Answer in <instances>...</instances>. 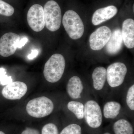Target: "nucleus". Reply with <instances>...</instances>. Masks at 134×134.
Returning a JSON list of instances; mask_svg holds the SVG:
<instances>
[{
	"label": "nucleus",
	"mask_w": 134,
	"mask_h": 134,
	"mask_svg": "<svg viewBox=\"0 0 134 134\" xmlns=\"http://www.w3.org/2000/svg\"><path fill=\"white\" fill-rule=\"evenodd\" d=\"M103 134H111L110 133H109V132H105V133H104Z\"/></svg>",
	"instance_id": "27"
},
{
	"label": "nucleus",
	"mask_w": 134,
	"mask_h": 134,
	"mask_svg": "<svg viewBox=\"0 0 134 134\" xmlns=\"http://www.w3.org/2000/svg\"><path fill=\"white\" fill-rule=\"evenodd\" d=\"M121 105L115 101H110L106 103L103 109L104 117L106 119H115L119 114Z\"/></svg>",
	"instance_id": "16"
},
{
	"label": "nucleus",
	"mask_w": 134,
	"mask_h": 134,
	"mask_svg": "<svg viewBox=\"0 0 134 134\" xmlns=\"http://www.w3.org/2000/svg\"><path fill=\"white\" fill-rule=\"evenodd\" d=\"M83 88L82 82L78 76L72 77L67 84V92L69 97L74 99L81 98Z\"/></svg>",
	"instance_id": "14"
},
{
	"label": "nucleus",
	"mask_w": 134,
	"mask_h": 134,
	"mask_svg": "<svg viewBox=\"0 0 134 134\" xmlns=\"http://www.w3.org/2000/svg\"><path fill=\"white\" fill-rule=\"evenodd\" d=\"M14 12V9L11 5L2 0H0V14L5 16H11Z\"/></svg>",
	"instance_id": "20"
},
{
	"label": "nucleus",
	"mask_w": 134,
	"mask_h": 134,
	"mask_svg": "<svg viewBox=\"0 0 134 134\" xmlns=\"http://www.w3.org/2000/svg\"><path fill=\"white\" fill-rule=\"evenodd\" d=\"M28 39L26 37H24L21 39H20L17 44V48H21L25 45V44L27 43Z\"/></svg>",
	"instance_id": "25"
},
{
	"label": "nucleus",
	"mask_w": 134,
	"mask_h": 134,
	"mask_svg": "<svg viewBox=\"0 0 134 134\" xmlns=\"http://www.w3.org/2000/svg\"><path fill=\"white\" fill-rule=\"evenodd\" d=\"M121 34L123 42L127 48L134 47V21L129 18L125 20L122 24Z\"/></svg>",
	"instance_id": "12"
},
{
	"label": "nucleus",
	"mask_w": 134,
	"mask_h": 134,
	"mask_svg": "<svg viewBox=\"0 0 134 134\" xmlns=\"http://www.w3.org/2000/svg\"><path fill=\"white\" fill-rule=\"evenodd\" d=\"M113 130L115 134H133L134 132L131 123L123 119L118 120L114 123Z\"/></svg>",
	"instance_id": "17"
},
{
	"label": "nucleus",
	"mask_w": 134,
	"mask_h": 134,
	"mask_svg": "<svg viewBox=\"0 0 134 134\" xmlns=\"http://www.w3.org/2000/svg\"><path fill=\"white\" fill-rule=\"evenodd\" d=\"M43 8L46 27L52 32L58 30L60 27L62 18L59 5L55 1L50 0L46 3Z\"/></svg>",
	"instance_id": "4"
},
{
	"label": "nucleus",
	"mask_w": 134,
	"mask_h": 134,
	"mask_svg": "<svg viewBox=\"0 0 134 134\" xmlns=\"http://www.w3.org/2000/svg\"><path fill=\"white\" fill-rule=\"evenodd\" d=\"M20 40L19 35L14 32H8L3 35L0 38V55L7 58L14 54Z\"/></svg>",
	"instance_id": "9"
},
{
	"label": "nucleus",
	"mask_w": 134,
	"mask_h": 134,
	"mask_svg": "<svg viewBox=\"0 0 134 134\" xmlns=\"http://www.w3.org/2000/svg\"><path fill=\"white\" fill-rule=\"evenodd\" d=\"M59 134H82V128L77 124H70L64 128Z\"/></svg>",
	"instance_id": "19"
},
{
	"label": "nucleus",
	"mask_w": 134,
	"mask_h": 134,
	"mask_svg": "<svg viewBox=\"0 0 134 134\" xmlns=\"http://www.w3.org/2000/svg\"><path fill=\"white\" fill-rule=\"evenodd\" d=\"M122 40L121 31L117 29L114 30L106 47L107 52L111 54H115L120 51L122 48Z\"/></svg>",
	"instance_id": "13"
},
{
	"label": "nucleus",
	"mask_w": 134,
	"mask_h": 134,
	"mask_svg": "<svg viewBox=\"0 0 134 134\" xmlns=\"http://www.w3.org/2000/svg\"><path fill=\"white\" fill-rule=\"evenodd\" d=\"M28 88L23 82H12L3 88L2 93L5 98L10 100L20 99L26 94Z\"/></svg>",
	"instance_id": "10"
},
{
	"label": "nucleus",
	"mask_w": 134,
	"mask_h": 134,
	"mask_svg": "<svg viewBox=\"0 0 134 134\" xmlns=\"http://www.w3.org/2000/svg\"><path fill=\"white\" fill-rule=\"evenodd\" d=\"M127 71L126 66L122 63L111 64L106 70V79L108 85L112 88L121 85L124 81Z\"/></svg>",
	"instance_id": "6"
},
{
	"label": "nucleus",
	"mask_w": 134,
	"mask_h": 134,
	"mask_svg": "<svg viewBox=\"0 0 134 134\" xmlns=\"http://www.w3.org/2000/svg\"><path fill=\"white\" fill-rule=\"evenodd\" d=\"M84 118L86 124L91 128H98L102 125V111L100 106L95 100H89L85 104Z\"/></svg>",
	"instance_id": "5"
},
{
	"label": "nucleus",
	"mask_w": 134,
	"mask_h": 134,
	"mask_svg": "<svg viewBox=\"0 0 134 134\" xmlns=\"http://www.w3.org/2000/svg\"><path fill=\"white\" fill-rule=\"evenodd\" d=\"M111 34V30L107 26H102L97 29L90 36L91 48L93 50H101L108 43Z\"/></svg>",
	"instance_id": "8"
},
{
	"label": "nucleus",
	"mask_w": 134,
	"mask_h": 134,
	"mask_svg": "<svg viewBox=\"0 0 134 134\" xmlns=\"http://www.w3.org/2000/svg\"><path fill=\"white\" fill-rule=\"evenodd\" d=\"M65 65L63 55L58 53L52 55L44 67L43 74L46 80L52 83L59 81L64 74Z\"/></svg>",
	"instance_id": "1"
},
{
	"label": "nucleus",
	"mask_w": 134,
	"mask_h": 134,
	"mask_svg": "<svg viewBox=\"0 0 134 134\" xmlns=\"http://www.w3.org/2000/svg\"><path fill=\"white\" fill-rule=\"evenodd\" d=\"M93 88L97 90H102L106 80V69L103 67L96 68L92 74Z\"/></svg>",
	"instance_id": "15"
},
{
	"label": "nucleus",
	"mask_w": 134,
	"mask_h": 134,
	"mask_svg": "<svg viewBox=\"0 0 134 134\" xmlns=\"http://www.w3.org/2000/svg\"><path fill=\"white\" fill-rule=\"evenodd\" d=\"M21 134H40V132L36 129L26 127L22 132Z\"/></svg>",
	"instance_id": "24"
},
{
	"label": "nucleus",
	"mask_w": 134,
	"mask_h": 134,
	"mask_svg": "<svg viewBox=\"0 0 134 134\" xmlns=\"http://www.w3.org/2000/svg\"><path fill=\"white\" fill-rule=\"evenodd\" d=\"M40 134H59L57 126L53 123H48L44 125Z\"/></svg>",
	"instance_id": "21"
},
{
	"label": "nucleus",
	"mask_w": 134,
	"mask_h": 134,
	"mask_svg": "<svg viewBox=\"0 0 134 134\" xmlns=\"http://www.w3.org/2000/svg\"><path fill=\"white\" fill-rule=\"evenodd\" d=\"M118 12L115 6L110 5L96 10L92 16V23L93 25H98L115 16Z\"/></svg>",
	"instance_id": "11"
},
{
	"label": "nucleus",
	"mask_w": 134,
	"mask_h": 134,
	"mask_svg": "<svg viewBox=\"0 0 134 134\" xmlns=\"http://www.w3.org/2000/svg\"><path fill=\"white\" fill-rule=\"evenodd\" d=\"M54 107L52 101L48 98L43 96L29 101L26 105V111L30 116L41 118L51 114Z\"/></svg>",
	"instance_id": "3"
},
{
	"label": "nucleus",
	"mask_w": 134,
	"mask_h": 134,
	"mask_svg": "<svg viewBox=\"0 0 134 134\" xmlns=\"http://www.w3.org/2000/svg\"><path fill=\"white\" fill-rule=\"evenodd\" d=\"M62 23L65 30L70 38H81L84 31L83 23L79 15L73 10L65 12L63 17Z\"/></svg>",
	"instance_id": "2"
},
{
	"label": "nucleus",
	"mask_w": 134,
	"mask_h": 134,
	"mask_svg": "<svg viewBox=\"0 0 134 134\" xmlns=\"http://www.w3.org/2000/svg\"><path fill=\"white\" fill-rule=\"evenodd\" d=\"M5 69H0V82L2 85H5L12 82V80L11 76H8L6 75Z\"/></svg>",
	"instance_id": "23"
},
{
	"label": "nucleus",
	"mask_w": 134,
	"mask_h": 134,
	"mask_svg": "<svg viewBox=\"0 0 134 134\" xmlns=\"http://www.w3.org/2000/svg\"><path fill=\"white\" fill-rule=\"evenodd\" d=\"M127 105L130 110H134V85H133L128 91L126 96Z\"/></svg>",
	"instance_id": "22"
},
{
	"label": "nucleus",
	"mask_w": 134,
	"mask_h": 134,
	"mask_svg": "<svg viewBox=\"0 0 134 134\" xmlns=\"http://www.w3.org/2000/svg\"><path fill=\"white\" fill-rule=\"evenodd\" d=\"M67 107L70 111L75 114L78 119H83L84 106L82 103L77 101H70L68 103Z\"/></svg>",
	"instance_id": "18"
},
{
	"label": "nucleus",
	"mask_w": 134,
	"mask_h": 134,
	"mask_svg": "<svg viewBox=\"0 0 134 134\" xmlns=\"http://www.w3.org/2000/svg\"><path fill=\"white\" fill-rule=\"evenodd\" d=\"M27 19L29 26L34 31H41L45 26L43 7L37 4L32 6L27 13Z\"/></svg>",
	"instance_id": "7"
},
{
	"label": "nucleus",
	"mask_w": 134,
	"mask_h": 134,
	"mask_svg": "<svg viewBox=\"0 0 134 134\" xmlns=\"http://www.w3.org/2000/svg\"><path fill=\"white\" fill-rule=\"evenodd\" d=\"M38 54V50H32L31 53L28 56V58L29 60H32L37 57Z\"/></svg>",
	"instance_id": "26"
}]
</instances>
